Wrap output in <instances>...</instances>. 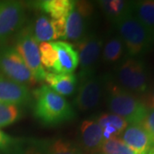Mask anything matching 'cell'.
I'll return each mask as SVG.
<instances>
[{"label": "cell", "mask_w": 154, "mask_h": 154, "mask_svg": "<svg viewBox=\"0 0 154 154\" xmlns=\"http://www.w3.org/2000/svg\"><path fill=\"white\" fill-rule=\"evenodd\" d=\"M32 98L33 116L43 125L57 126L75 116V111L67 99L47 85L34 90Z\"/></svg>", "instance_id": "1"}, {"label": "cell", "mask_w": 154, "mask_h": 154, "mask_svg": "<svg viewBox=\"0 0 154 154\" xmlns=\"http://www.w3.org/2000/svg\"><path fill=\"white\" fill-rule=\"evenodd\" d=\"M105 101L111 113L121 116L128 124H140L148 107L138 96L121 88L110 76H105Z\"/></svg>", "instance_id": "2"}, {"label": "cell", "mask_w": 154, "mask_h": 154, "mask_svg": "<svg viewBox=\"0 0 154 154\" xmlns=\"http://www.w3.org/2000/svg\"><path fill=\"white\" fill-rule=\"evenodd\" d=\"M114 25L123 42L128 57H140L154 47V29L139 22L132 13Z\"/></svg>", "instance_id": "3"}, {"label": "cell", "mask_w": 154, "mask_h": 154, "mask_svg": "<svg viewBox=\"0 0 154 154\" xmlns=\"http://www.w3.org/2000/svg\"><path fill=\"white\" fill-rule=\"evenodd\" d=\"M113 80L121 88L138 95L146 94L149 88V72L141 57H126L116 67Z\"/></svg>", "instance_id": "4"}, {"label": "cell", "mask_w": 154, "mask_h": 154, "mask_svg": "<svg viewBox=\"0 0 154 154\" xmlns=\"http://www.w3.org/2000/svg\"><path fill=\"white\" fill-rule=\"evenodd\" d=\"M103 43V39L98 34L89 33L82 39L73 45L76 47L79 58L78 82L96 75L95 71L102 53Z\"/></svg>", "instance_id": "5"}, {"label": "cell", "mask_w": 154, "mask_h": 154, "mask_svg": "<svg viewBox=\"0 0 154 154\" xmlns=\"http://www.w3.org/2000/svg\"><path fill=\"white\" fill-rule=\"evenodd\" d=\"M15 49L22 57L37 82H43L46 70L41 64L38 44L33 38L29 25H26L17 33Z\"/></svg>", "instance_id": "6"}, {"label": "cell", "mask_w": 154, "mask_h": 154, "mask_svg": "<svg viewBox=\"0 0 154 154\" xmlns=\"http://www.w3.org/2000/svg\"><path fill=\"white\" fill-rule=\"evenodd\" d=\"M0 72L7 78L27 87L38 83L14 46H0Z\"/></svg>", "instance_id": "7"}, {"label": "cell", "mask_w": 154, "mask_h": 154, "mask_svg": "<svg viewBox=\"0 0 154 154\" xmlns=\"http://www.w3.org/2000/svg\"><path fill=\"white\" fill-rule=\"evenodd\" d=\"M94 5L88 1H75L66 20L65 38L74 44L88 35L94 16Z\"/></svg>", "instance_id": "8"}, {"label": "cell", "mask_w": 154, "mask_h": 154, "mask_svg": "<svg viewBox=\"0 0 154 154\" xmlns=\"http://www.w3.org/2000/svg\"><path fill=\"white\" fill-rule=\"evenodd\" d=\"M26 18V9L22 2L0 1V44L19 32Z\"/></svg>", "instance_id": "9"}, {"label": "cell", "mask_w": 154, "mask_h": 154, "mask_svg": "<svg viewBox=\"0 0 154 154\" xmlns=\"http://www.w3.org/2000/svg\"><path fill=\"white\" fill-rule=\"evenodd\" d=\"M105 93V76L94 75L79 82L74 106L80 111H89L99 105Z\"/></svg>", "instance_id": "10"}, {"label": "cell", "mask_w": 154, "mask_h": 154, "mask_svg": "<svg viewBox=\"0 0 154 154\" xmlns=\"http://www.w3.org/2000/svg\"><path fill=\"white\" fill-rule=\"evenodd\" d=\"M31 99L32 94L28 87L0 75V103L20 106L28 104Z\"/></svg>", "instance_id": "11"}, {"label": "cell", "mask_w": 154, "mask_h": 154, "mask_svg": "<svg viewBox=\"0 0 154 154\" xmlns=\"http://www.w3.org/2000/svg\"><path fill=\"white\" fill-rule=\"evenodd\" d=\"M81 148L84 154H99L100 147L104 141L103 130L98 122L87 119L80 126Z\"/></svg>", "instance_id": "12"}, {"label": "cell", "mask_w": 154, "mask_h": 154, "mask_svg": "<svg viewBox=\"0 0 154 154\" xmlns=\"http://www.w3.org/2000/svg\"><path fill=\"white\" fill-rule=\"evenodd\" d=\"M120 138L137 154H147L154 148L149 134L140 124H129Z\"/></svg>", "instance_id": "13"}, {"label": "cell", "mask_w": 154, "mask_h": 154, "mask_svg": "<svg viewBox=\"0 0 154 154\" xmlns=\"http://www.w3.org/2000/svg\"><path fill=\"white\" fill-rule=\"evenodd\" d=\"M57 53V59L54 70L55 73H73L79 65V58L74 45L65 41L51 42Z\"/></svg>", "instance_id": "14"}, {"label": "cell", "mask_w": 154, "mask_h": 154, "mask_svg": "<svg viewBox=\"0 0 154 154\" xmlns=\"http://www.w3.org/2000/svg\"><path fill=\"white\" fill-rule=\"evenodd\" d=\"M44 81L50 88L63 97L74 94L78 84V78L74 73L46 72Z\"/></svg>", "instance_id": "15"}, {"label": "cell", "mask_w": 154, "mask_h": 154, "mask_svg": "<svg viewBox=\"0 0 154 154\" xmlns=\"http://www.w3.org/2000/svg\"><path fill=\"white\" fill-rule=\"evenodd\" d=\"M38 142L43 154H84L80 145L65 139L55 138Z\"/></svg>", "instance_id": "16"}, {"label": "cell", "mask_w": 154, "mask_h": 154, "mask_svg": "<svg viewBox=\"0 0 154 154\" xmlns=\"http://www.w3.org/2000/svg\"><path fill=\"white\" fill-rule=\"evenodd\" d=\"M96 121L103 130L104 140L112 137H120L129 125L121 116L113 113H103Z\"/></svg>", "instance_id": "17"}, {"label": "cell", "mask_w": 154, "mask_h": 154, "mask_svg": "<svg viewBox=\"0 0 154 154\" xmlns=\"http://www.w3.org/2000/svg\"><path fill=\"white\" fill-rule=\"evenodd\" d=\"M133 1L123 0H103L99 5L105 17L113 24L132 13Z\"/></svg>", "instance_id": "18"}, {"label": "cell", "mask_w": 154, "mask_h": 154, "mask_svg": "<svg viewBox=\"0 0 154 154\" xmlns=\"http://www.w3.org/2000/svg\"><path fill=\"white\" fill-rule=\"evenodd\" d=\"M74 0H44L35 3V6L51 19L67 18L74 5Z\"/></svg>", "instance_id": "19"}, {"label": "cell", "mask_w": 154, "mask_h": 154, "mask_svg": "<svg viewBox=\"0 0 154 154\" xmlns=\"http://www.w3.org/2000/svg\"><path fill=\"white\" fill-rule=\"evenodd\" d=\"M29 27L33 38L38 44L55 39L51 20L45 15H39L34 18L33 22L29 24Z\"/></svg>", "instance_id": "20"}, {"label": "cell", "mask_w": 154, "mask_h": 154, "mask_svg": "<svg viewBox=\"0 0 154 154\" xmlns=\"http://www.w3.org/2000/svg\"><path fill=\"white\" fill-rule=\"evenodd\" d=\"M124 50V45L119 35H111L103 43L102 59L108 64L116 63L121 61Z\"/></svg>", "instance_id": "21"}, {"label": "cell", "mask_w": 154, "mask_h": 154, "mask_svg": "<svg viewBox=\"0 0 154 154\" xmlns=\"http://www.w3.org/2000/svg\"><path fill=\"white\" fill-rule=\"evenodd\" d=\"M132 14L146 27L154 29V0L133 1Z\"/></svg>", "instance_id": "22"}, {"label": "cell", "mask_w": 154, "mask_h": 154, "mask_svg": "<svg viewBox=\"0 0 154 154\" xmlns=\"http://www.w3.org/2000/svg\"><path fill=\"white\" fill-rule=\"evenodd\" d=\"M7 154H43L36 140H16L8 149Z\"/></svg>", "instance_id": "23"}, {"label": "cell", "mask_w": 154, "mask_h": 154, "mask_svg": "<svg viewBox=\"0 0 154 154\" xmlns=\"http://www.w3.org/2000/svg\"><path fill=\"white\" fill-rule=\"evenodd\" d=\"M99 154H137L129 148L120 137L105 140L100 147Z\"/></svg>", "instance_id": "24"}, {"label": "cell", "mask_w": 154, "mask_h": 154, "mask_svg": "<svg viewBox=\"0 0 154 154\" xmlns=\"http://www.w3.org/2000/svg\"><path fill=\"white\" fill-rule=\"evenodd\" d=\"M22 110L20 106L0 103V128L9 126L20 119Z\"/></svg>", "instance_id": "25"}, {"label": "cell", "mask_w": 154, "mask_h": 154, "mask_svg": "<svg viewBox=\"0 0 154 154\" xmlns=\"http://www.w3.org/2000/svg\"><path fill=\"white\" fill-rule=\"evenodd\" d=\"M38 51L42 66L51 70L50 72H53L57 59V53L51 42L40 43L38 45Z\"/></svg>", "instance_id": "26"}, {"label": "cell", "mask_w": 154, "mask_h": 154, "mask_svg": "<svg viewBox=\"0 0 154 154\" xmlns=\"http://www.w3.org/2000/svg\"><path fill=\"white\" fill-rule=\"evenodd\" d=\"M140 125L147 132L154 146V109H148L143 121L140 122Z\"/></svg>", "instance_id": "27"}, {"label": "cell", "mask_w": 154, "mask_h": 154, "mask_svg": "<svg viewBox=\"0 0 154 154\" xmlns=\"http://www.w3.org/2000/svg\"><path fill=\"white\" fill-rule=\"evenodd\" d=\"M66 20L67 18H60V19H51V26L53 28L55 39L65 38L66 34Z\"/></svg>", "instance_id": "28"}, {"label": "cell", "mask_w": 154, "mask_h": 154, "mask_svg": "<svg viewBox=\"0 0 154 154\" xmlns=\"http://www.w3.org/2000/svg\"><path fill=\"white\" fill-rule=\"evenodd\" d=\"M15 140H16V139H13L0 129V149H2V150L8 149L15 142Z\"/></svg>", "instance_id": "29"}, {"label": "cell", "mask_w": 154, "mask_h": 154, "mask_svg": "<svg viewBox=\"0 0 154 154\" xmlns=\"http://www.w3.org/2000/svg\"><path fill=\"white\" fill-rule=\"evenodd\" d=\"M148 107L149 109H154V88L152 94L150 95L148 99Z\"/></svg>", "instance_id": "30"}, {"label": "cell", "mask_w": 154, "mask_h": 154, "mask_svg": "<svg viewBox=\"0 0 154 154\" xmlns=\"http://www.w3.org/2000/svg\"><path fill=\"white\" fill-rule=\"evenodd\" d=\"M147 154H154V148L152 149V150H151V151H150V152H149Z\"/></svg>", "instance_id": "31"}]
</instances>
